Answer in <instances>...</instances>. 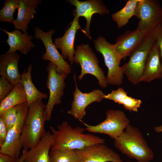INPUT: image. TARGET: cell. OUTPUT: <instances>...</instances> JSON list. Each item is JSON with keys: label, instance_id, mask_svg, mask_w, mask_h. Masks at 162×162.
I'll use <instances>...</instances> for the list:
<instances>
[{"label": "cell", "instance_id": "obj_1", "mask_svg": "<svg viewBox=\"0 0 162 162\" xmlns=\"http://www.w3.org/2000/svg\"><path fill=\"white\" fill-rule=\"evenodd\" d=\"M50 128L53 141L50 150H79L96 144H104L105 140L98 136L84 133L85 128H73L67 121H63L56 130L52 126Z\"/></svg>", "mask_w": 162, "mask_h": 162}, {"label": "cell", "instance_id": "obj_11", "mask_svg": "<svg viewBox=\"0 0 162 162\" xmlns=\"http://www.w3.org/2000/svg\"><path fill=\"white\" fill-rule=\"evenodd\" d=\"M28 110L27 102L21 104L18 118L13 126L8 131L5 141L0 146V153L16 159L20 157L22 148L20 142V136Z\"/></svg>", "mask_w": 162, "mask_h": 162}, {"label": "cell", "instance_id": "obj_14", "mask_svg": "<svg viewBox=\"0 0 162 162\" xmlns=\"http://www.w3.org/2000/svg\"><path fill=\"white\" fill-rule=\"evenodd\" d=\"M75 151L78 162H123L117 153L104 144H94Z\"/></svg>", "mask_w": 162, "mask_h": 162}, {"label": "cell", "instance_id": "obj_27", "mask_svg": "<svg viewBox=\"0 0 162 162\" xmlns=\"http://www.w3.org/2000/svg\"><path fill=\"white\" fill-rule=\"evenodd\" d=\"M21 104L9 109L0 116L5 124L8 131L17 121L20 114Z\"/></svg>", "mask_w": 162, "mask_h": 162}, {"label": "cell", "instance_id": "obj_19", "mask_svg": "<svg viewBox=\"0 0 162 162\" xmlns=\"http://www.w3.org/2000/svg\"><path fill=\"white\" fill-rule=\"evenodd\" d=\"M21 55L16 52L5 53L0 56V75L15 86L20 83L21 75L18 62Z\"/></svg>", "mask_w": 162, "mask_h": 162}, {"label": "cell", "instance_id": "obj_24", "mask_svg": "<svg viewBox=\"0 0 162 162\" xmlns=\"http://www.w3.org/2000/svg\"><path fill=\"white\" fill-rule=\"evenodd\" d=\"M139 0H129L121 9L112 14L111 17L118 28L125 26L130 19L134 16L136 8Z\"/></svg>", "mask_w": 162, "mask_h": 162}, {"label": "cell", "instance_id": "obj_8", "mask_svg": "<svg viewBox=\"0 0 162 162\" xmlns=\"http://www.w3.org/2000/svg\"><path fill=\"white\" fill-rule=\"evenodd\" d=\"M105 119L99 124L92 125L83 122L86 130L108 135L113 139L118 137L130 124V119L124 111L110 109L106 112Z\"/></svg>", "mask_w": 162, "mask_h": 162}, {"label": "cell", "instance_id": "obj_30", "mask_svg": "<svg viewBox=\"0 0 162 162\" xmlns=\"http://www.w3.org/2000/svg\"><path fill=\"white\" fill-rule=\"evenodd\" d=\"M15 86L10 83L5 77L0 78V101L4 99L11 92Z\"/></svg>", "mask_w": 162, "mask_h": 162}, {"label": "cell", "instance_id": "obj_5", "mask_svg": "<svg viewBox=\"0 0 162 162\" xmlns=\"http://www.w3.org/2000/svg\"><path fill=\"white\" fill-rule=\"evenodd\" d=\"M95 50L103 56L108 68L106 80L108 84L119 86L123 82L124 74L120 66L121 57L115 51L114 45L100 36L93 40Z\"/></svg>", "mask_w": 162, "mask_h": 162}, {"label": "cell", "instance_id": "obj_3", "mask_svg": "<svg viewBox=\"0 0 162 162\" xmlns=\"http://www.w3.org/2000/svg\"><path fill=\"white\" fill-rule=\"evenodd\" d=\"M46 106L42 99L37 100L28 106L20 138L23 150H28L35 146L46 132Z\"/></svg>", "mask_w": 162, "mask_h": 162}, {"label": "cell", "instance_id": "obj_10", "mask_svg": "<svg viewBox=\"0 0 162 162\" xmlns=\"http://www.w3.org/2000/svg\"><path fill=\"white\" fill-rule=\"evenodd\" d=\"M34 31V37L37 40H40L46 49L45 52L42 55L43 59L54 64L58 73L60 74L64 72L68 74H70L71 69L70 65L59 53L52 41V37L55 32V30L52 29L45 32L40 28L36 27Z\"/></svg>", "mask_w": 162, "mask_h": 162}, {"label": "cell", "instance_id": "obj_20", "mask_svg": "<svg viewBox=\"0 0 162 162\" xmlns=\"http://www.w3.org/2000/svg\"><path fill=\"white\" fill-rule=\"evenodd\" d=\"M0 29L8 36L6 42L10 48L6 53L18 51L22 54L26 55L32 48L35 47V45L31 40L33 37L27 32L22 33L18 29L10 32L1 28Z\"/></svg>", "mask_w": 162, "mask_h": 162}, {"label": "cell", "instance_id": "obj_18", "mask_svg": "<svg viewBox=\"0 0 162 162\" xmlns=\"http://www.w3.org/2000/svg\"><path fill=\"white\" fill-rule=\"evenodd\" d=\"M41 0H20L17 8V17L12 22L15 29L27 32L28 24L34 17Z\"/></svg>", "mask_w": 162, "mask_h": 162}, {"label": "cell", "instance_id": "obj_22", "mask_svg": "<svg viewBox=\"0 0 162 162\" xmlns=\"http://www.w3.org/2000/svg\"><path fill=\"white\" fill-rule=\"evenodd\" d=\"M32 70V65L29 64L27 71H26V68L25 69L21 75L20 82L24 89L28 106L39 99H46L48 98L47 94L40 91L33 84L31 78Z\"/></svg>", "mask_w": 162, "mask_h": 162}, {"label": "cell", "instance_id": "obj_21", "mask_svg": "<svg viewBox=\"0 0 162 162\" xmlns=\"http://www.w3.org/2000/svg\"><path fill=\"white\" fill-rule=\"evenodd\" d=\"M161 78L162 63L158 51L154 45L148 55L140 81L149 83Z\"/></svg>", "mask_w": 162, "mask_h": 162}, {"label": "cell", "instance_id": "obj_28", "mask_svg": "<svg viewBox=\"0 0 162 162\" xmlns=\"http://www.w3.org/2000/svg\"><path fill=\"white\" fill-rule=\"evenodd\" d=\"M128 96V93L125 91L124 88L119 87L116 90H112L107 94H105L104 99L112 100L119 104L122 105Z\"/></svg>", "mask_w": 162, "mask_h": 162}, {"label": "cell", "instance_id": "obj_32", "mask_svg": "<svg viewBox=\"0 0 162 162\" xmlns=\"http://www.w3.org/2000/svg\"><path fill=\"white\" fill-rule=\"evenodd\" d=\"M8 131L5 124L3 119L0 117V146H1L5 142Z\"/></svg>", "mask_w": 162, "mask_h": 162}, {"label": "cell", "instance_id": "obj_29", "mask_svg": "<svg viewBox=\"0 0 162 162\" xmlns=\"http://www.w3.org/2000/svg\"><path fill=\"white\" fill-rule=\"evenodd\" d=\"M142 103L140 99H136L128 95L123 101L122 105L127 110L130 112H137Z\"/></svg>", "mask_w": 162, "mask_h": 162}, {"label": "cell", "instance_id": "obj_15", "mask_svg": "<svg viewBox=\"0 0 162 162\" xmlns=\"http://www.w3.org/2000/svg\"><path fill=\"white\" fill-rule=\"evenodd\" d=\"M150 32L136 29L126 31L117 38L116 43L113 44L115 51L122 59L130 56Z\"/></svg>", "mask_w": 162, "mask_h": 162}, {"label": "cell", "instance_id": "obj_33", "mask_svg": "<svg viewBox=\"0 0 162 162\" xmlns=\"http://www.w3.org/2000/svg\"><path fill=\"white\" fill-rule=\"evenodd\" d=\"M17 159L9 155L0 153V162H17Z\"/></svg>", "mask_w": 162, "mask_h": 162}, {"label": "cell", "instance_id": "obj_12", "mask_svg": "<svg viewBox=\"0 0 162 162\" xmlns=\"http://www.w3.org/2000/svg\"><path fill=\"white\" fill-rule=\"evenodd\" d=\"M74 79L75 89L73 92V100L71 102V108L67 113L81 121L86 114L87 106L94 102H100L104 99L105 94L99 89H95L88 93L82 92L78 88L75 77Z\"/></svg>", "mask_w": 162, "mask_h": 162}, {"label": "cell", "instance_id": "obj_23", "mask_svg": "<svg viewBox=\"0 0 162 162\" xmlns=\"http://www.w3.org/2000/svg\"><path fill=\"white\" fill-rule=\"evenodd\" d=\"M27 102L26 96L22 86L20 83L15 86L9 94L0 104V116L9 109Z\"/></svg>", "mask_w": 162, "mask_h": 162}, {"label": "cell", "instance_id": "obj_31", "mask_svg": "<svg viewBox=\"0 0 162 162\" xmlns=\"http://www.w3.org/2000/svg\"><path fill=\"white\" fill-rule=\"evenodd\" d=\"M156 40L155 46L158 51L160 58L162 63V24L155 30Z\"/></svg>", "mask_w": 162, "mask_h": 162}, {"label": "cell", "instance_id": "obj_9", "mask_svg": "<svg viewBox=\"0 0 162 162\" xmlns=\"http://www.w3.org/2000/svg\"><path fill=\"white\" fill-rule=\"evenodd\" d=\"M56 69V66L50 62L46 68L48 74L46 85L49 91V98L45 109L47 121L51 118L54 106L62 103L61 99L66 86L65 80L68 74L64 72L58 73Z\"/></svg>", "mask_w": 162, "mask_h": 162}, {"label": "cell", "instance_id": "obj_26", "mask_svg": "<svg viewBox=\"0 0 162 162\" xmlns=\"http://www.w3.org/2000/svg\"><path fill=\"white\" fill-rule=\"evenodd\" d=\"M20 0H6L4 6L0 10L1 22L12 23L14 20L13 14L17 9Z\"/></svg>", "mask_w": 162, "mask_h": 162}, {"label": "cell", "instance_id": "obj_16", "mask_svg": "<svg viewBox=\"0 0 162 162\" xmlns=\"http://www.w3.org/2000/svg\"><path fill=\"white\" fill-rule=\"evenodd\" d=\"M74 15V19L70 27L65 31L62 37L56 38L54 42L57 48L61 50L64 59H68L71 64L74 62L75 52L74 45L76 34L78 30L81 29L79 23V17Z\"/></svg>", "mask_w": 162, "mask_h": 162}, {"label": "cell", "instance_id": "obj_34", "mask_svg": "<svg viewBox=\"0 0 162 162\" xmlns=\"http://www.w3.org/2000/svg\"><path fill=\"white\" fill-rule=\"evenodd\" d=\"M154 129L155 131L157 133L162 132V125L154 127Z\"/></svg>", "mask_w": 162, "mask_h": 162}, {"label": "cell", "instance_id": "obj_25", "mask_svg": "<svg viewBox=\"0 0 162 162\" xmlns=\"http://www.w3.org/2000/svg\"><path fill=\"white\" fill-rule=\"evenodd\" d=\"M51 162H78V157L73 150H50L49 153Z\"/></svg>", "mask_w": 162, "mask_h": 162}, {"label": "cell", "instance_id": "obj_36", "mask_svg": "<svg viewBox=\"0 0 162 162\" xmlns=\"http://www.w3.org/2000/svg\"><path fill=\"white\" fill-rule=\"evenodd\" d=\"M137 162V161L133 162V161H126V162Z\"/></svg>", "mask_w": 162, "mask_h": 162}, {"label": "cell", "instance_id": "obj_4", "mask_svg": "<svg viewBox=\"0 0 162 162\" xmlns=\"http://www.w3.org/2000/svg\"><path fill=\"white\" fill-rule=\"evenodd\" d=\"M156 40L155 30L149 33L141 44L129 56L128 62L122 68L128 80L134 85L140 80L148 54Z\"/></svg>", "mask_w": 162, "mask_h": 162}, {"label": "cell", "instance_id": "obj_17", "mask_svg": "<svg viewBox=\"0 0 162 162\" xmlns=\"http://www.w3.org/2000/svg\"><path fill=\"white\" fill-rule=\"evenodd\" d=\"M53 141L52 134L46 131L35 146L28 150H23L25 159L27 162H51L49 153Z\"/></svg>", "mask_w": 162, "mask_h": 162}, {"label": "cell", "instance_id": "obj_13", "mask_svg": "<svg viewBox=\"0 0 162 162\" xmlns=\"http://www.w3.org/2000/svg\"><path fill=\"white\" fill-rule=\"evenodd\" d=\"M76 8L73 11V14L80 17H84L86 20V27L82 30L84 34L90 40V26L92 16L94 14H98L101 16L109 14V10L103 2L100 0H88L80 1L78 0L67 1Z\"/></svg>", "mask_w": 162, "mask_h": 162}, {"label": "cell", "instance_id": "obj_35", "mask_svg": "<svg viewBox=\"0 0 162 162\" xmlns=\"http://www.w3.org/2000/svg\"><path fill=\"white\" fill-rule=\"evenodd\" d=\"M17 162H27L25 159L23 154H22L17 159Z\"/></svg>", "mask_w": 162, "mask_h": 162}, {"label": "cell", "instance_id": "obj_2", "mask_svg": "<svg viewBox=\"0 0 162 162\" xmlns=\"http://www.w3.org/2000/svg\"><path fill=\"white\" fill-rule=\"evenodd\" d=\"M114 145L123 154L137 162H151L154 158V153L142 133L130 124L114 140Z\"/></svg>", "mask_w": 162, "mask_h": 162}, {"label": "cell", "instance_id": "obj_7", "mask_svg": "<svg viewBox=\"0 0 162 162\" xmlns=\"http://www.w3.org/2000/svg\"><path fill=\"white\" fill-rule=\"evenodd\" d=\"M134 16L139 20L136 29L155 30L162 24V8L157 0H139Z\"/></svg>", "mask_w": 162, "mask_h": 162}, {"label": "cell", "instance_id": "obj_6", "mask_svg": "<svg viewBox=\"0 0 162 162\" xmlns=\"http://www.w3.org/2000/svg\"><path fill=\"white\" fill-rule=\"evenodd\" d=\"M73 61L81 67V73L78 76L79 81L85 75L90 74L97 78L101 87L105 88L107 86L104 72L99 67L98 59L89 44H83L76 46Z\"/></svg>", "mask_w": 162, "mask_h": 162}]
</instances>
